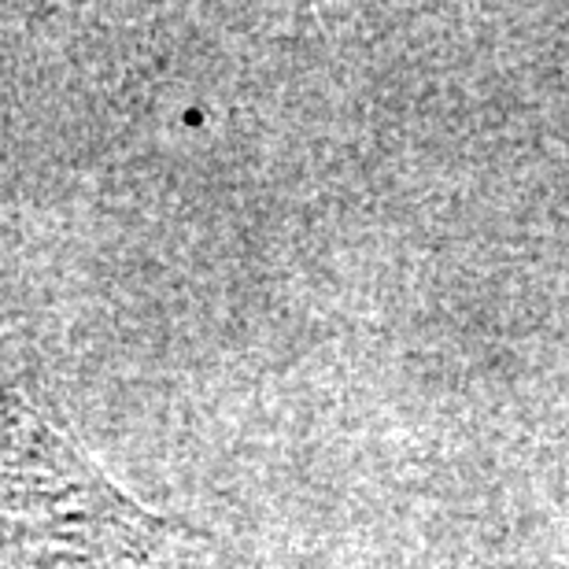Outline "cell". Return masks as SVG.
Returning <instances> with one entry per match:
<instances>
[{
	"label": "cell",
	"instance_id": "cell-1",
	"mask_svg": "<svg viewBox=\"0 0 569 569\" xmlns=\"http://www.w3.org/2000/svg\"><path fill=\"white\" fill-rule=\"evenodd\" d=\"M0 569H214V555L100 473L38 403L0 389Z\"/></svg>",
	"mask_w": 569,
	"mask_h": 569
}]
</instances>
